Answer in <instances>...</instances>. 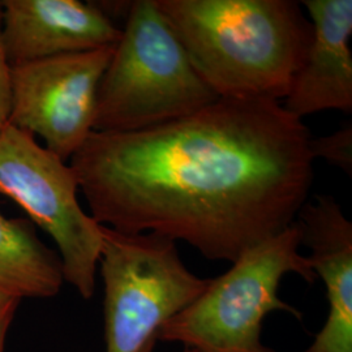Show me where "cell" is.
<instances>
[{"mask_svg":"<svg viewBox=\"0 0 352 352\" xmlns=\"http://www.w3.org/2000/svg\"><path fill=\"white\" fill-rule=\"evenodd\" d=\"M155 344H157V342H151L149 343L144 350L141 352H154V347H155Z\"/></svg>","mask_w":352,"mask_h":352,"instance_id":"cell-15","label":"cell"},{"mask_svg":"<svg viewBox=\"0 0 352 352\" xmlns=\"http://www.w3.org/2000/svg\"><path fill=\"white\" fill-rule=\"evenodd\" d=\"M113 47L11 65L10 124L69 162L93 132L97 91Z\"/></svg>","mask_w":352,"mask_h":352,"instance_id":"cell-7","label":"cell"},{"mask_svg":"<svg viewBox=\"0 0 352 352\" xmlns=\"http://www.w3.org/2000/svg\"><path fill=\"white\" fill-rule=\"evenodd\" d=\"M300 243L309 250L321 278L329 314L311 346L302 352H352V223L330 195H317L296 215Z\"/></svg>","mask_w":352,"mask_h":352,"instance_id":"cell-10","label":"cell"},{"mask_svg":"<svg viewBox=\"0 0 352 352\" xmlns=\"http://www.w3.org/2000/svg\"><path fill=\"white\" fill-rule=\"evenodd\" d=\"M20 302V299L0 291V352H6L7 337Z\"/></svg>","mask_w":352,"mask_h":352,"instance_id":"cell-14","label":"cell"},{"mask_svg":"<svg viewBox=\"0 0 352 352\" xmlns=\"http://www.w3.org/2000/svg\"><path fill=\"white\" fill-rule=\"evenodd\" d=\"M122 28L80 0H3L1 39L11 65L113 47Z\"/></svg>","mask_w":352,"mask_h":352,"instance_id":"cell-8","label":"cell"},{"mask_svg":"<svg viewBox=\"0 0 352 352\" xmlns=\"http://www.w3.org/2000/svg\"><path fill=\"white\" fill-rule=\"evenodd\" d=\"M63 283L58 252L41 241L29 219L0 210V291L20 300L50 299Z\"/></svg>","mask_w":352,"mask_h":352,"instance_id":"cell-11","label":"cell"},{"mask_svg":"<svg viewBox=\"0 0 352 352\" xmlns=\"http://www.w3.org/2000/svg\"><path fill=\"white\" fill-rule=\"evenodd\" d=\"M12 104L11 88V64L7 59L1 39V1H0V132L10 126Z\"/></svg>","mask_w":352,"mask_h":352,"instance_id":"cell-13","label":"cell"},{"mask_svg":"<svg viewBox=\"0 0 352 352\" xmlns=\"http://www.w3.org/2000/svg\"><path fill=\"white\" fill-rule=\"evenodd\" d=\"M311 154L327 164L340 167L346 174L352 173V126H344L327 136L309 141Z\"/></svg>","mask_w":352,"mask_h":352,"instance_id":"cell-12","label":"cell"},{"mask_svg":"<svg viewBox=\"0 0 352 352\" xmlns=\"http://www.w3.org/2000/svg\"><path fill=\"white\" fill-rule=\"evenodd\" d=\"M218 100L190 63L155 0L131 1L122 37L98 87L93 131L149 129Z\"/></svg>","mask_w":352,"mask_h":352,"instance_id":"cell-3","label":"cell"},{"mask_svg":"<svg viewBox=\"0 0 352 352\" xmlns=\"http://www.w3.org/2000/svg\"><path fill=\"white\" fill-rule=\"evenodd\" d=\"M78 190L71 164L33 135L11 124L0 132V193L54 239L64 282L89 300L96 291L102 226L81 208Z\"/></svg>","mask_w":352,"mask_h":352,"instance_id":"cell-6","label":"cell"},{"mask_svg":"<svg viewBox=\"0 0 352 352\" xmlns=\"http://www.w3.org/2000/svg\"><path fill=\"white\" fill-rule=\"evenodd\" d=\"M183 352H196L195 350H189V349H183Z\"/></svg>","mask_w":352,"mask_h":352,"instance_id":"cell-16","label":"cell"},{"mask_svg":"<svg viewBox=\"0 0 352 352\" xmlns=\"http://www.w3.org/2000/svg\"><path fill=\"white\" fill-rule=\"evenodd\" d=\"M202 80L219 98H286L312 39L294 0H155Z\"/></svg>","mask_w":352,"mask_h":352,"instance_id":"cell-2","label":"cell"},{"mask_svg":"<svg viewBox=\"0 0 352 352\" xmlns=\"http://www.w3.org/2000/svg\"><path fill=\"white\" fill-rule=\"evenodd\" d=\"M106 352H141L164 324L195 302L210 278L193 274L176 241L102 226Z\"/></svg>","mask_w":352,"mask_h":352,"instance_id":"cell-5","label":"cell"},{"mask_svg":"<svg viewBox=\"0 0 352 352\" xmlns=\"http://www.w3.org/2000/svg\"><path fill=\"white\" fill-rule=\"evenodd\" d=\"M300 247L295 221L244 252L226 273L210 278L195 302L160 329L157 342L179 343L196 352H276L261 338L265 317L286 312L302 318L298 308L279 298L282 279L287 274L308 283L317 279Z\"/></svg>","mask_w":352,"mask_h":352,"instance_id":"cell-4","label":"cell"},{"mask_svg":"<svg viewBox=\"0 0 352 352\" xmlns=\"http://www.w3.org/2000/svg\"><path fill=\"white\" fill-rule=\"evenodd\" d=\"M312 39L282 101L302 120L322 111H352V0H304Z\"/></svg>","mask_w":352,"mask_h":352,"instance_id":"cell-9","label":"cell"},{"mask_svg":"<svg viewBox=\"0 0 352 352\" xmlns=\"http://www.w3.org/2000/svg\"><path fill=\"white\" fill-rule=\"evenodd\" d=\"M308 126L280 102L219 98L138 132H97L69 160L91 218L234 263L296 221L314 184Z\"/></svg>","mask_w":352,"mask_h":352,"instance_id":"cell-1","label":"cell"}]
</instances>
